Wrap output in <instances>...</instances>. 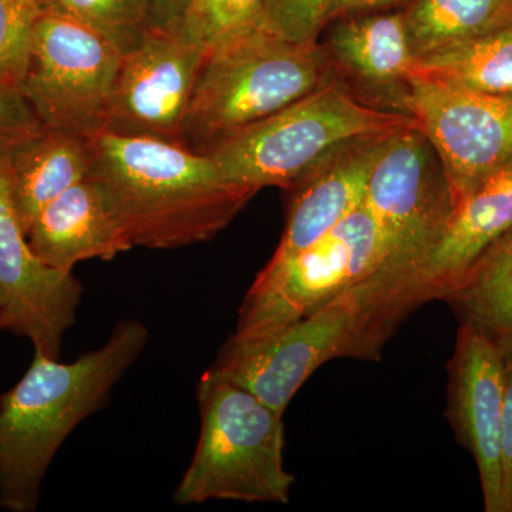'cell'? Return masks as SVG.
I'll use <instances>...</instances> for the list:
<instances>
[{
	"label": "cell",
	"mask_w": 512,
	"mask_h": 512,
	"mask_svg": "<svg viewBox=\"0 0 512 512\" xmlns=\"http://www.w3.org/2000/svg\"><path fill=\"white\" fill-rule=\"evenodd\" d=\"M512 227V160L454 208L450 221L406 274L414 305L444 301L488 245Z\"/></svg>",
	"instance_id": "16"
},
{
	"label": "cell",
	"mask_w": 512,
	"mask_h": 512,
	"mask_svg": "<svg viewBox=\"0 0 512 512\" xmlns=\"http://www.w3.org/2000/svg\"><path fill=\"white\" fill-rule=\"evenodd\" d=\"M89 177L106 191L133 247L177 249L207 242L255 197L207 154L150 137L90 136Z\"/></svg>",
	"instance_id": "1"
},
{
	"label": "cell",
	"mask_w": 512,
	"mask_h": 512,
	"mask_svg": "<svg viewBox=\"0 0 512 512\" xmlns=\"http://www.w3.org/2000/svg\"><path fill=\"white\" fill-rule=\"evenodd\" d=\"M121 59L99 33L42 13L19 90L43 126L90 137L104 130Z\"/></svg>",
	"instance_id": "8"
},
{
	"label": "cell",
	"mask_w": 512,
	"mask_h": 512,
	"mask_svg": "<svg viewBox=\"0 0 512 512\" xmlns=\"http://www.w3.org/2000/svg\"><path fill=\"white\" fill-rule=\"evenodd\" d=\"M413 117L376 109L328 76L313 92L278 113L205 148L221 173L255 190H291L333 150L356 138L392 133Z\"/></svg>",
	"instance_id": "5"
},
{
	"label": "cell",
	"mask_w": 512,
	"mask_h": 512,
	"mask_svg": "<svg viewBox=\"0 0 512 512\" xmlns=\"http://www.w3.org/2000/svg\"><path fill=\"white\" fill-rule=\"evenodd\" d=\"M387 266L379 229L365 207L298 254L266 264L239 308L231 338L256 340L319 311Z\"/></svg>",
	"instance_id": "7"
},
{
	"label": "cell",
	"mask_w": 512,
	"mask_h": 512,
	"mask_svg": "<svg viewBox=\"0 0 512 512\" xmlns=\"http://www.w3.org/2000/svg\"><path fill=\"white\" fill-rule=\"evenodd\" d=\"M407 114L436 150L454 208L512 160V100L414 73Z\"/></svg>",
	"instance_id": "10"
},
{
	"label": "cell",
	"mask_w": 512,
	"mask_h": 512,
	"mask_svg": "<svg viewBox=\"0 0 512 512\" xmlns=\"http://www.w3.org/2000/svg\"><path fill=\"white\" fill-rule=\"evenodd\" d=\"M363 207L375 221L387 268L407 272L436 244L454 212L443 164L416 123L394 131Z\"/></svg>",
	"instance_id": "9"
},
{
	"label": "cell",
	"mask_w": 512,
	"mask_h": 512,
	"mask_svg": "<svg viewBox=\"0 0 512 512\" xmlns=\"http://www.w3.org/2000/svg\"><path fill=\"white\" fill-rule=\"evenodd\" d=\"M504 363L497 343L463 322L448 363L446 417L476 460L487 512H503Z\"/></svg>",
	"instance_id": "13"
},
{
	"label": "cell",
	"mask_w": 512,
	"mask_h": 512,
	"mask_svg": "<svg viewBox=\"0 0 512 512\" xmlns=\"http://www.w3.org/2000/svg\"><path fill=\"white\" fill-rule=\"evenodd\" d=\"M45 130L18 89L0 84V157H12Z\"/></svg>",
	"instance_id": "26"
},
{
	"label": "cell",
	"mask_w": 512,
	"mask_h": 512,
	"mask_svg": "<svg viewBox=\"0 0 512 512\" xmlns=\"http://www.w3.org/2000/svg\"><path fill=\"white\" fill-rule=\"evenodd\" d=\"M318 42L326 69L353 96L376 109L407 114L416 59L400 12H372L328 23Z\"/></svg>",
	"instance_id": "14"
},
{
	"label": "cell",
	"mask_w": 512,
	"mask_h": 512,
	"mask_svg": "<svg viewBox=\"0 0 512 512\" xmlns=\"http://www.w3.org/2000/svg\"><path fill=\"white\" fill-rule=\"evenodd\" d=\"M197 399L200 437L175 503L288 504L295 477L285 468L284 413L211 369L198 382Z\"/></svg>",
	"instance_id": "4"
},
{
	"label": "cell",
	"mask_w": 512,
	"mask_h": 512,
	"mask_svg": "<svg viewBox=\"0 0 512 512\" xmlns=\"http://www.w3.org/2000/svg\"><path fill=\"white\" fill-rule=\"evenodd\" d=\"M413 0H330L323 19V29L333 20L362 13L383 12L400 5H409Z\"/></svg>",
	"instance_id": "28"
},
{
	"label": "cell",
	"mask_w": 512,
	"mask_h": 512,
	"mask_svg": "<svg viewBox=\"0 0 512 512\" xmlns=\"http://www.w3.org/2000/svg\"><path fill=\"white\" fill-rule=\"evenodd\" d=\"M318 42L261 28L205 55L184 123V144L205 148L278 113L328 79Z\"/></svg>",
	"instance_id": "6"
},
{
	"label": "cell",
	"mask_w": 512,
	"mask_h": 512,
	"mask_svg": "<svg viewBox=\"0 0 512 512\" xmlns=\"http://www.w3.org/2000/svg\"><path fill=\"white\" fill-rule=\"evenodd\" d=\"M330 0H265V28L291 42H318Z\"/></svg>",
	"instance_id": "25"
},
{
	"label": "cell",
	"mask_w": 512,
	"mask_h": 512,
	"mask_svg": "<svg viewBox=\"0 0 512 512\" xmlns=\"http://www.w3.org/2000/svg\"><path fill=\"white\" fill-rule=\"evenodd\" d=\"M47 15L72 20L99 33L123 55L154 30L144 0H36Z\"/></svg>",
	"instance_id": "22"
},
{
	"label": "cell",
	"mask_w": 512,
	"mask_h": 512,
	"mask_svg": "<svg viewBox=\"0 0 512 512\" xmlns=\"http://www.w3.org/2000/svg\"><path fill=\"white\" fill-rule=\"evenodd\" d=\"M148 339L143 322L127 319L104 345L73 362L35 352L22 379L0 396V508L36 511L57 451L83 420L106 406Z\"/></svg>",
	"instance_id": "2"
},
{
	"label": "cell",
	"mask_w": 512,
	"mask_h": 512,
	"mask_svg": "<svg viewBox=\"0 0 512 512\" xmlns=\"http://www.w3.org/2000/svg\"><path fill=\"white\" fill-rule=\"evenodd\" d=\"M504 363V410L501 451H503V512H512V338L494 340Z\"/></svg>",
	"instance_id": "27"
},
{
	"label": "cell",
	"mask_w": 512,
	"mask_h": 512,
	"mask_svg": "<svg viewBox=\"0 0 512 512\" xmlns=\"http://www.w3.org/2000/svg\"><path fill=\"white\" fill-rule=\"evenodd\" d=\"M28 241L46 265L63 272L90 259L111 261L134 248L106 191L90 177L43 208Z\"/></svg>",
	"instance_id": "17"
},
{
	"label": "cell",
	"mask_w": 512,
	"mask_h": 512,
	"mask_svg": "<svg viewBox=\"0 0 512 512\" xmlns=\"http://www.w3.org/2000/svg\"><path fill=\"white\" fill-rule=\"evenodd\" d=\"M204 59L200 47L178 33L151 30L121 59L103 131L184 144L185 117Z\"/></svg>",
	"instance_id": "12"
},
{
	"label": "cell",
	"mask_w": 512,
	"mask_h": 512,
	"mask_svg": "<svg viewBox=\"0 0 512 512\" xmlns=\"http://www.w3.org/2000/svg\"><path fill=\"white\" fill-rule=\"evenodd\" d=\"M9 160L13 204L28 235L46 205L89 177L92 144L89 137L45 127Z\"/></svg>",
	"instance_id": "18"
},
{
	"label": "cell",
	"mask_w": 512,
	"mask_h": 512,
	"mask_svg": "<svg viewBox=\"0 0 512 512\" xmlns=\"http://www.w3.org/2000/svg\"><path fill=\"white\" fill-rule=\"evenodd\" d=\"M265 26V0H188L178 35L205 55Z\"/></svg>",
	"instance_id": "23"
},
{
	"label": "cell",
	"mask_w": 512,
	"mask_h": 512,
	"mask_svg": "<svg viewBox=\"0 0 512 512\" xmlns=\"http://www.w3.org/2000/svg\"><path fill=\"white\" fill-rule=\"evenodd\" d=\"M82 296L73 272L46 265L30 247L12 200L10 160L0 157V329L59 359Z\"/></svg>",
	"instance_id": "11"
},
{
	"label": "cell",
	"mask_w": 512,
	"mask_h": 512,
	"mask_svg": "<svg viewBox=\"0 0 512 512\" xmlns=\"http://www.w3.org/2000/svg\"><path fill=\"white\" fill-rule=\"evenodd\" d=\"M393 133L343 144L293 185L284 234L268 264L311 247L363 207L370 175Z\"/></svg>",
	"instance_id": "15"
},
{
	"label": "cell",
	"mask_w": 512,
	"mask_h": 512,
	"mask_svg": "<svg viewBox=\"0 0 512 512\" xmlns=\"http://www.w3.org/2000/svg\"><path fill=\"white\" fill-rule=\"evenodd\" d=\"M444 302L491 339L512 338V227L484 249Z\"/></svg>",
	"instance_id": "20"
},
{
	"label": "cell",
	"mask_w": 512,
	"mask_h": 512,
	"mask_svg": "<svg viewBox=\"0 0 512 512\" xmlns=\"http://www.w3.org/2000/svg\"><path fill=\"white\" fill-rule=\"evenodd\" d=\"M403 15L417 63L512 25V0H413Z\"/></svg>",
	"instance_id": "19"
},
{
	"label": "cell",
	"mask_w": 512,
	"mask_h": 512,
	"mask_svg": "<svg viewBox=\"0 0 512 512\" xmlns=\"http://www.w3.org/2000/svg\"><path fill=\"white\" fill-rule=\"evenodd\" d=\"M153 28L178 33L188 0H144Z\"/></svg>",
	"instance_id": "29"
},
{
	"label": "cell",
	"mask_w": 512,
	"mask_h": 512,
	"mask_svg": "<svg viewBox=\"0 0 512 512\" xmlns=\"http://www.w3.org/2000/svg\"><path fill=\"white\" fill-rule=\"evenodd\" d=\"M42 13L36 0H0V84L20 89Z\"/></svg>",
	"instance_id": "24"
},
{
	"label": "cell",
	"mask_w": 512,
	"mask_h": 512,
	"mask_svg": "<svg viewBox=\"0 0 512 512\" xmlns=\"http://www.w3.org/2000/svg\"><path fill=\"white\" fill-rule=\"evenodd\" d=\"M414 73L512 100V25L421 60Z\"/></svg>",
	"instance_id": "21"
},
{
	"label": "cell",
	"mask_w": 512,
	"mask_h": 512,
	"mask_svg": "<svg viewBox=\"0 0 512 512\" xmlns=\"http://www.w3.org/2000/svg\"><path fill=\"white\" fill-rule=\"evenodd\" d=\"M414 309L406 279L383 266L272 335L229 338L210 369L285 414L293 396L330 360H379L387 340Z\"/></svg>",
	"instance_id": "3"
}]
</instances>
